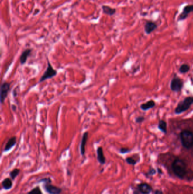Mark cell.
I'll list each match as a JSON object with an SVG mask.
<instances>
[{
	"instance_id": "cell-1",
	"label": "cell",
	"mask_w": 193,
	"mask_h": 194,
	"mask_svg": "<svg viewBox=\"0 0 193 194\" xmlns=\"http://www.w3.org/2000/svg\"><path fill=\"white\" fill-rule=\"evenodd\" d=\"M172 168L173 173L180 179H184L188 172L186 164L180 159H176L173 161Z\"/></svg>"
},
{
	"instance_id": "cell-2",
	"label": "cell",
	"mask_w": 193,
	"mask_h": 194,
	"mask_svg": "<svg viewBox=\"0 0 193 194\" xmlns=\"http://www.w3.org/2000/svg\"><path fill=\"white\" fill-rule=\"evenodd\" d=\"M181 143L185 148L190 149L193 146V133L188 130H184L180 133Z\"/></svg>"
},
{
	"instance_id": "cell-3",
	"label": "cell",
	"mask_w": 193,
	"mask_h": 194,
	"mask_svg": "<svg viewBox=\"0 0 193 194\" xmlns=\"http://www.w3.org/2000/svg\"><path fill=\"white\" fill-rule=\"evenodd\" d=\"M193 103V97H188L178 104L174 112L176 114H180L188 110Z\"/></svg>"
},
{
	"instance_id": "cell-4",
	"label": "cell",
	"mask_w": 193,
	"mask_h": 194,
	"mask_svg": "<svg viewBox=\"0 0 193 194\" xmlns=\"http://www.w3.org/2000/svg\"><path fill=\"white\" fill-rule=\"evenodd\" d=\"M57 74V71L54 69L53 66L52 65L51 63L49 60H48V66L46 69L44 73L41 76V78L39 81V83H43L48 79H52L54 77H55Z\"/></svg>"
},
{
	"instance_id": "cell-5",
	"label": "cell",
	"mask_w": 193,
	"mask_h": 194,
	"mask_svg": "<svg viewBox=\"0 0 193 194\" xmlns=\"http://www.w3.org/2000/svg\"><path fill=\"white\" fill-rule=\"evenodd\" d=\"M11 83L5 81L1 84V92H0V97H1V103L3 104L5 100L6 99L9 93L10 90Z\"/></svg>"
},
{
	"instance_id": "cell-6",
	"label": "cell",
	"mask_w": 193,
	"mask_h": 194,
	"mask_svg": "<svg viewBox=\"0 0 193 194\" xmlns=\"http://www.w3.org/2000/svg\"><path fill=\"white\" fill-rule=\"evenodd\" d=\"M43 187L45 191L49 194H61L62 192L61 188L54 186L50 182L44 183Z\"/></svg>"
},
{
	"instance_id": "cell-7",
	"label": "cell",
	"mask_w": 193,
	"mask_h": 194,
	"mask_svg": "<svg viewBox=\"0 0 193 194\" xmlns=\"http://www.w3.org/2000/svg\"><path fill=\"white\" fill-rule=\"evenodd\" d=\"M183 85L184 83L182 80L177 77H175L171 81L170 86L173 91L178 92L182 89Z\"/></svg>"
},
{
	"instance_id": "cell-8",
	"label": "cell",
	"mask_w": 193,
	"mask_h": 194,
	"mask_svg": "<svg viewBox=\"0 0 193 194\" xmlns=\"http://www.w3.org/2000/svg\"><path fill=\"white\" fill-rule=\"evenodd\" d=\"M191 12H193V5L186 6L184 8L182 12L178 16V21H182L185 20Z\"/></svg>"
},
{
	"instance_id": "cell-9",
	"label": "cell",
	"mask_w": 193,
	"mask_h": 194,
	"mask_svg": "<svg viewBox=\"0 0 193 194\" xmlns=\"http://www.w3.org/2000/svg\"><path fill=\"white\" fill-rule=\"evenodd\" d=\"M88 132L86 131L83 134L81 141V144H80V152H81V154L82 156H84L85 155L86 145L88 140Z\"/></svg>"
},
{
	"instance_id": "cell-10",
	"label": "cell",
	"mask_w": 193,
	"mask_h": 194,
	"mask_svg": "<svg viewBox=\"0 0 193 194\" xmlns=\"http://www.w3.org/2000/svg\"><path fill=\"white\" fill-rule=\"evenodd\" d=\"M157 27V25L153 21H147L144 25V31L147 34H150Z\"/></svg>"
},
{
	"instance_id": "cell-11",
	"label": "cell",
	"mask_w": 193,
	"mask_h": 194,
	"mask_svg": "<svg viewBox=\"0 0 193 194\" xmlns=\"http://www.w3.org/2000/svg\"><path fill=\"white\" fill-rule=\"evenodd\" d=\"M96 152H97V159H98V161L100 163V164L101 165H104L106 162V158L105 157L104 154V152H103V149L102 147L101 146H99L97 149V150H96Z\"/></svg>"
},
{
	"instance_id": "cell-12",
	"label": "cell",
	"mask_w": 193,
	"mask_h": 194,
	"mask_svg": "<svg viewBox=\"0 0 193 194\" xmlns=\"http://www.w3.org/2000/svg\"><path fill=\"white\" fill-rule=\"evenodd\" d=\"M31 52H32V50L29 49V48L24 50L22 52V53L20 56V58H19L20 62L22 65L25 64V63L27 62V58L30 56Z\"/></svg>"
},
{
	"instance_id": "cell-13",
	"label": "cell",
	"mask_w": 193,
	"mask_h": 194,
	"mask_svg": "<svg viewBox=\"0 0 193 194\" xmlns=\"http://www.w3.org/2000/svg\"><path fill=\"white\" fill-rule=\"evenodd\" d=\"M16 143H17L16 137L13 136L10 137L5 146L4 152H8L9 150H10L13 146H14L16 145Z\"/></svg>"
},
{
	"instance_id": "cell-14",
	"label": "cell",
	"mask_w": 193,
	"mask_h": 194,
	"mask_svg": "<svg viewBox=\"0 0 193 194\" xmlns=\"http://www.w3.org/2000/svg\"><path fill=\"white\" fill-rule=\"evenodd\" d=\"M138 189L143 194H149L152 191V188L148 184L141 183L138 185Z\"/></svg>"
},
{
	"instance_id": "cell-15",
	"label": "cell",
	"mask_w": 193,
	"mask_h": 194,
	"mask_svg": "<svg viewBox=\"0 0 193 194\" xmlns=\"http://www.w3.org/2000/svg\"><path fill=\"white\" fill-rule=\"evenodd\" d=\"M155 106V101L153 100H150L146 103L142 104L140 105V108L143 111H146V110H150V108H154Z\"/></svg>"
},
{
	"instance_id": "cell-16",
	"label": "cell",
	"mask_w": 193,
	"mask_h": 194,
	"mask_svg": "<svg viewBox=\"0 0 193 194\" xmlns=\"http://www.w3.org/2000/svg\"><path fill=\"white\" fill-rule=\"evenodd\" d=\"M2 187L5 190H8L11 189L12 187V179L9 178H6L4 179L1 183Z\"/></svg>"
},
{
	"instance_id": "cell-17",
	"label": "cell",
	"mask_w": 193,
	"mask_h": 194,
	"mask_svg": "<svg viewBox=\"0 0 193 194\" xmlns=\"http://www.w3.org/2000/svg\"><path fill=\"white\" fill-rule=\"evenodd\" d=\"M102 10H103V12L104 14L109 15L110 16H113L114 14H115V12H116L115 9L112 8L110 6H106V5L102 6Z\"/></svg>"
},
{
	"instance_id": "cell-18",
	"label": "cell",
	"mask_w": 193,
	"mask_h": 194,
	"mask_svg": "<svg viewBox=\"0 0 193 194\" xmlns=\"http://www.w3.org/2000/svg\"><path fill=\"white\" fill-rule=\"evenodd\" d=\"M158 128L162 132L166 134L167 132V124L164 120H160L159 122Z\"/></svg>"
},
{
	"instance_id": "cell-19",
	"label": "cell",
	"mask_w": 193,
	"mask_h": 194,
	"mask_svg": "<svg viewBox=\"0 0 193 194\" xmlns=\"http://www.w3.org/2000/svg\"><path fill=\"white\" fill-rule=\"evenodd\" d=\"M19 173H20V170L19 169H14L10 172L9 173L10 177L12 180H15V179L17 178Z\"/></svg>"
},
{
	"instance_id": "cell-20",
	"label": "cell",
	"mask_w": 193,
	"mask_h": 194,
	"mask_svg": "<svg viewBox=\"0 0 193 194\" xmlns=\"http://www.w3.org/2000/svg\"><path fill=\"white\" fill-rule=\"evenodd\" d=\"M190 69V67L189 66V65L188 64H182L179 68V71L181 73H187L188 71H189Z\"/></svg>"
},
{
	"instance_id": "cell-21",
	"label": "cell",
	"mask_w": 193,
	"mask_h": 194,
	"mask_svg": "<svg viewBox=\"0 0 193 194\" xmlns=\"http://www.w3.org/2000/svg\"><path fill=\"white\" fill-rule=\"evenodd\" d=\"M27 194H43L41 189L39 186L35 187L30 191H29Z\"/></svg>"
},
{
	"instance_id": "cell-22",
	"label": "cell",
	"mask_w": 193,
	"mask_h": 194,
	"mask_svg": "<svg viewBox=\"0 0 193 194\" xmlns=\"http://www.w3.org/2000/svg\"><path fill=\"white\" fill-rule=\"evenodd\" d=\"M126 162L128 164L132 165H136V161L132 157H127V158H126Z\"/></svg>"
},
{
	"instance_id": "cell-23",
	"label": "cell",
	"mask_w": 193,
	"mask_h": 194,
	"mask_svg": "<svg viewBox=\"0 0 193 194\" xmlns=\"http://www.w3.org/2000/svg\"><path fill=\"white\" fill-rule=\"evenodd\" d=\"M130 151V150L129 149L126 148H121L119 149V152L121 154H125V153H128Z\"/></svg>"
},
{
	"instance_id": "cell-24",
	"label": "cell",
	"mask_w": 193,
	"mask_h": 194,
	"mask_svg": "<svg viewBox=\"0 0 193 194\" xmlns=\"http://www.w3.org/2000/svg\"><path fill=\"white\" fill-rule=\"evenodd\" d=\"M40 182H44V183H48V182H50L52 183V180L50 177L48 178H44L43 179H40L39 181Z\"/></svg>"
},
{
	"instance_id": "cell-25",
	"label": "cell",
	"mask_w": 193,
	"mask_h": 194,
	"mask_svg": "<svg viewBox=\"0 0 193 194\" xmlns=\"http://www.w3.org/2000/svg\"><path fill=\"white\" fill-rule=\"evenodd\" d=\"M144 120V118L143 116H138V117H137V118H136V123H142Z\"/></svg>"
},
{
	"instance_id": "cell-26",
	"label": "cell",
	"mask_w": 193,
	"mask_h": 194,
	"mask_svg": "<svg viewBox=\"0 0 193 194\" xmlns=\"http://www.w3.org/2000/svg\"><path fill=\"white\" fill-rule=\"evenodd\" d=\"M155 194H163V192L161 190H156L155 192Z\"/></svg>"
},
{
	"instance_id": "cell-27",
	"label": "cell",
	"mask_w": 193,
	"mask_h": 194,
	"mask_svg": "<svg viewBox=\"0 0 193 194\" xmlns=\"http://www.w3.org/2000/svg\"><path fill=\"white\" fill-rule=\"evenodd\" d=\"M12 111H16V109H17V108H16V106H14V105H12Z\"/></svg>"
},
{
	"instance_id": "cell-28",
	"label": "cell",
	"mask_w": 193,
	"mask_h": 194,
	"mask_svg": "<svg viewBox=\"0 0 193 194\" xmlns=\"http://www.w3.org/2000/svg\"><path fill=\"white\" fill-rule=\"evenodd\" d=\"M14 94H13V95H14V97H16V96H17V93H16V90L14 91Z\"/></svg>"
}]
</instances>
